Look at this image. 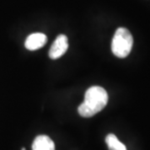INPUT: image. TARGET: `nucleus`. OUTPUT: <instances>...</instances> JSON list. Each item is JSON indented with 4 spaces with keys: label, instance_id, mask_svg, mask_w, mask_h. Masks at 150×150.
<instances>
[{
    "label": "nucleus",
    "instance_id": "6",
    "mask_svg": "<svg viewBox=\"0 0 150 150\" xmlns=\"http://www.w3.org/2000/svg\"><path fill=\"white\" fill-rule=\"evenodd\" d=\"M105 141L109 150H127L126 146L121 143L114 134H108Z\"/></svg>",
    "mask_w": 150,
    "mask_h": 150
},
{
    "label": "nucleus",
    "instance_id": "2",
    "mask_svg": "<svg viewBox=\"0 0 150 150\" xmlns=\"http://www.w3.org/2000/svg\"><path fill=\"white\" fill-rule=\"evenodd\" d=\"M134 38L131 33L125 28H118L112 38L111 48L116 57L126 58L131 52Z\"/></svg>",
    "mask_w": 150,
    "mask_h": 150
},
{
    "label": "nucleus",
    "instance_id": "5",
    "mask_svg": "<svg viewBox=\"0 0 150 150\" xmlns=\"http://www.w3.org/2000/svg\"><path fill=\"white\" fill-rule=\"evenodd\" d=\"M32 149L33 150H55V144L47 135H39L33 141Z\"/></svg>",
    "mask_w": 150,
    "mask_h": 150
},
{
    "label": "nucleus",
    "instance_id": "7",
    "mask_svg": "<svg viewBox=\"0 0 150 150\" xmlns=\"http://www.w3.org/2000/svg\"><path fill=\"white\" fill-rule=\"evenodd\" d=\"M22 150H26V149H25V148H23V149H22Z\"/></svg>",
    "mask_w": 150,
    "mask_h": 150
},
{
    "label": "nucleus",
    "instance_id": "3",
    "mask_svg": "<svg viewBox=\"0 0 150 150\" xmlns=\"http://www.w3.org/2000/svg\"><path fill=\"white\" fill-rule=\"evenodd\" d=\"M68 48H69L68 38L64 34H60L52 44L48 55L50 59H59L67 52Z\"/></svg>",
    "mask_w": 150,
    "mask_h": 150
},
{
    "label": "nucleus",
    "instance_id": "4",
    "mask_svg": "<svg viewBox=\"0 0 150 150\" xmlns=\"http://www.w3.org/2000/svg\"><path fill=\"white\" fill-rule=\"evenodd\" d=\"M46 43H47V37L44 33H34L30 34L26 38L25 48L28 50L34 51L43 47Z\"/></svg>",
    "mask_w": 150,
    "mask_h": 150
},
{
    "label": "nucleus",
    "instance_id": "1",
    "mask_svg": "<svg viewBox=\"0 0 150 150\" xmlns=\"http://www.w3.org/2000/svg\"><path fill=\"white\" fill-rule=\"evenodd\" d=\"M108 101L107 91L100 86H93L86 91L84 101L79 105L78 112L83 118H91L105 108Z\"/></svg>",
    "mask_w": 150,
    "mask_h": 150
}]
</instances>
